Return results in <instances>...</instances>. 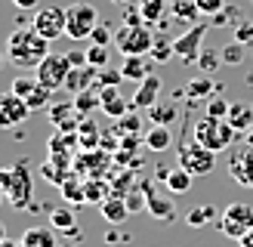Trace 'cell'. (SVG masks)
Instances as JSON below:
<instances>
[{"instance_id": "cell-1", "label": "cell", "mask_w": 253, "mask_h": 247, "mask_svg": "<svg viewBox=\"0 0 253 247\" xmlns=\"http://www.w3.org/2000/svg\"><path fill=\"white\" fill-rule=\"evenodd\" d=\"M49 56V41L34 31V25H19L6 37V59L19 68H37Z\"/></svg>"}, {"instance_id": "cell-11", "label": "cell", "mask_w": 253, "mask_h": 247, "mask_svg": "<svg viewBox=\"0 0 253 247\" xmlns=\"http://www.w3.org/2000/svg\"><path fill=\"white\" fill-rule=\"evenodd\" d=\"M31 115V108L28 102H25L22 96L16 93H0V130H12V127H19V124H25V118Z\"/></svg>"}, {"instance_id": "cell-43", "label": "cell", "mask_w": 253, "mask_h": 247, "mask_svg": "<svg viewBox=\"0 0 253 247\" xmlns=\"http://www.w3.org/2000/svg\"><path fill=\"white\" fill-rule=\"evenodd\" d=\"M121 124H118V133L121 136H136L139 133V115H133V111H130V115H124V118H118Z\"/></svg>"}, {"instance_id": "cell-46", "label": "cell", "mask_w": 253, "mask_h": 247, "mask_svg": "<svg viewBox=\"0 0 253 247\" xmlns=\"http://www.w3.org/2000/svg\"><path fill=\"white\" fill-rule=\"evenodd\" d=\"M235 41L238 43H250L253 41V22H241V25H235Z\"/></svg>"}, {"instance_id": "cell-37", "label": "cell", "mask_w": 253, "mask_h": 247, "mask_svg": "<svg viewBox=\"0 0 253 247\" xmlns=\"http://www.w3.org/2000/svg\"><path fill=\"white\" fill-rule=\"evenodd\" d=\"M222 65V56L216 53V49H201V56H198V68L204 71V74H213Z\"/></svg>"}, {"instance_id": "cell-16", "label": "cell", "mask_w": 253, "mask_h": 247, "mask_svg": "<svg viewBox=\"0 0 253 247\" xmlns=\"http://www.w3.org/2000/svg\"><path fill=\"white\" fill-rule=\"evenodd\" d=\"M25 247H59V232L53 226H31L22 235Z\"/></svg>"}, {"instance_id": "cell-55", "label": "cell", "mask_w": 253, "mask_h": 247, "mask_svg": "<svg viewBox=\"0 0 253 247\" xmlns=\"http://www.w3.org/2000/svg\"><path fill=\"white\" fill-rule=\"evenodd\" d=\"M0 68H3V53H0Z\"/></svg>"}, {"instance_id": "cell-51", "label": "cell", "mask_w": 253, "mask_h": 247, "mask_svg": "<svg viewBox=\"0 0 253 247\" xmlns=\"http://www.w3.org/2000/svg\"><path fill=\"white\" fill-rule=\"evenodd\" d=\"M0 247H25V244H22V238H19V241H12V238H6L3 244H0Z\"/></svg>"}, {"instance_id": "cell-2", "label": "cell", "mask_w": 253, "mask_h": 247, "mask_svg": "<svg viewBox=\"0 0 253 247\" xmlns=\"http://www.w3.org/2000/svg\"><path fill=\"white\" fill-rule=\"evenodd\" d=\"M0 189L6 192V201L16 207V210H25L31 207V198H34V176L25 161L12 167H0Z\"/></svg>"}, {"instance_id": "cell-12", "label": "cell", "mask_w": 253, "mask_h": 247, "mask_svg": "<svg viewBox=\"0 0 253 247\" xmlns=\"http://www.w3.org/2000/svg\"><path fill=\"white\" fill-rule=\"evenodd\" d=\"M229 176L244 189H253V145H241L229 158Z\"/></svg>"}, {"instance_id": "cell-17", "label": "cell", "mask_w": 253, "mask_h": 247, "mask_svg": "<svg viewBox=\"0 0 253 247\" xmlns=\"http://www.w3.org/2000/svg\"><path fill=\"white\" fill-rule=\"evenodd\" d=\"M96 78H99V68H93V65H84V68H71L68 81H65V90L78 96V93H84V90H90V86L96 83Z\"/></svg>"}, {"instance_id": "cell-36", "label": "cell", "mask_w": 253, "mask_h": 247, "mask_svg": "<svg viewBox=\"0 0 253 247\" xmlns=\"http://www.w3.org/2000/svg\"><path fill=\"white\" fill-rule=\"evenodd\" d=\"M86 65H93V68H108V46H99V43H90V46H86Z\"/></svg>"}, {"instance_id": "cell-4", "label": "cell", "mask_w": 253, "mask_h": 247, "mask_svg": "<svg viewBox=\"0 0 253 247\" xmlns=\"http://www.w3.org/2000/svg\"><path fill=\"white\" fill-rule=\"evenodd\" d=\"M99 25V12L90 0H78V3L65 6V37L71 41H86Z\"/></svg>"}, {"instance_id": "cell-6", "label": "cell", "mask_w": 253, "mask_h": 247, "mask_svg": "<svg viewBox=\"0 0 253 247\" xmlns=\"http://www.w3.org/2000/svg\"><path fill=\"white\" fill-rule=\"evenodd\" d=\"M219 232L225 235V238H232V241H241L244 235L253 229V207L244 204V201H238V204H229L222 210V216H219Z\"/></svg>"}, {"instance_id": "cell-29", "label": "cell", "mask_w": 253, "mask_h": 247, "mask_svg": "<svg viewBox=\"0 0 253 247\" xmlns=\"http://www.w3.org/2000/svg\"><path fill=\"white\" fill-rule=\"evenodd\" d=\"M78 142H81V148H96L99 142H102V136H99V127H96L90 118H84V121L78 124Z\"/></svg>"}, {"instance_id": "cell-54", "label": "cell", "mask_w": 253, "mask_h": 247, "mask_svg": "<svg viewBox=\"0 0 253 247\" xmlns=\"http://www.w3.org/2000/svg\"><path fill=\"white\" fill-rule=\"evenodd\" d=\"M6 241V229H3V222H0V244Z\"/></svg>"}, {"instance_id": "cell-56", "label": "cell", "mask_w": 253, "mask_h": 247, "mask_svg": "<svg viewBox=\"0 0 253 247\" xmlns=\"http://www.w3.org/2000/svg\"><path fill=\"white\" fill-rule=\"evenodd\" d=\"M59 247H71V244H59Z\"/></svg>"}, {"instance_id": "cell-14", "label": "cell", "mask_w": 253, "mask_h": 247, "mask_svg": "<svg viewBox=\"0 0 253 247\" xmlns=\"http://www.w3.org/2000/svg\"><path fill=\"white\" fill-rule=\"evenodd\" d=\"M161 74H148V78L145 81H139V90L133 93V99H130V105L133 108H151V105H155L158 102V99H161Z\"/></svg>"}, {"instance_id": "cell-44", "label": "cell", "mask_w": 253, "mask_h": 247, "mask_svg": "<svg viewBox=\"0 0 253 247\" xmlns=\"http://www.w3.org/2000/svg\"><path fill=\"white\" fill-rule=\"evenodd\" d=\"M90 41H93V43H99V46H108L111 41H115V34H111V28H108V25H102V22H99L96 28H93V34H90Z\"/></svg>"}, {"instance_id": "cell-28", "label": "cell", "mask_w": 253, "mask_h": 247, "mask_svg": "<svg viewBox=\"0 0 253 247\" xmlns=\"http://www.w3.org/2000/svg\"><path fill=\"white\" fill-rule=\"evenodd\" d=\"M170 12L179 22H188V25H195L198 16H201V9H198L195 0H170Z\"/></svg>"}, {"instance_id": "cell-23", "label": "cell", "mask_w": 253, "mask_h": 247, "mask_svg": "<svg viewBox=\"0 0 253 247\" xmlns=\"http://www.w3.org/2000/svg\"><path fill=\"white\" fill-rule=\"evenodd\" d=\"M192 173H185L179 164H176V167H170V173H167V179H164V182H167V192L170 195H185L188 189H192Z\"/></svg>"}, {"instance_id": "cell-20", "label": "cell", "mask_w": 253, "mask_h": 247, "mask_svg": "<svg viewBox=\"0 0 253 247\" xmlns=\"http://www.w3.org/2000/svg\"><path fill=\"white\" fill-rule=\"evenodd\" d=\"M235 127V133H247L250 127H253V102L247 105V102H232V108H229V118H225Z\"/></svg>"}, {"instance_id": "cell-41", "label": "cell", "mask_w": 253, "mask_h": 247, "mask_svg": "<svg viewBox=\"0 0 253 247\" xmlns=\"http://www.w3.org/2000/svg\"><path fill=\"white\" fill-rule=\"evenodd\" d=\"M219 56H222V62H225V65H238V62L244 59V43L232 41L229 46H222V49H219Z\"/></svg>"}, {"instance_id": "cell-53", "label": "cell", "mask_w": 253, "mask_h": 247, "mask_svg": "<svg viewBox=\"0 0 253 247\" xmlns=\"http://www.w3.org/2000/svg\"><path fill=\"white\" fill-rule=\"evenodd\" d=\"M244 145H253V127H250V130L244 133Z\"/></svg>"}, {"instance_id": "cell-5", "label": "cell", "mask_w": 253, "mask_h": 247, "mask_svg": "<svg viewBox=\"0 0 253 247\" xmlns=\"http://www.w3.org/2000/svg\"><path fill=\"white\" fill-rule=\"evenodd\" d=\"M179 167L185 173H192V176H210L213 167H216V155L210 148H204L198 139L182 142L179 145Z\"/></svg>"}, {"instance_id": "cell-24", "label": "cell", "mask_w": 253, "mask_h": 247, "mask_svg": "<svg viewBox=\"0 0 253 247\" xmlns=\"http://www.w3.org/2000/svg\"><path fill=\"white\" fill-rule=\"evenodd\" d=\"M84 195H86V204H102L115 192H111V182H105V179H86L84 182Z\"/></svg>"}, {"instance_id": "cell-33", "label": "cell", "mask_w": 253, "mask_h": 247, "mask_svg": "<svg viewBox=\"0 0 253 247\" xmlns=\"http://www.w3.org/2000/svg\"><path fill=\"white\" fill-rule=\"evenodd\" d=\"M124 201H126V207H130V213H139V210H145V204H148V192H145V182L126 192V195H124Z\"/></svg>"}, {"instance_id": "cell-48", "label": "cell", "mask_w": 253, "mask_h": 247, "mask_svg": "<svg viewBox=\"0 0 253 247\" xmlns=\"http://www.w3.org/2000/svg\"><path fill=\"white\" fill-rule=\"evenodd\" d=\"M68 62H71V68H84L86 65V49H71V53H65Z\"/></svg>"}, {"instance_id": "cell-8", "label": "cell", "mask_w": 253, "mask_h": 247, "mask_svg": "<svg viewBox=\"0 0 253 247\" xmlns=\"http://www.w3.org/2000/svg\"><path fill=\"white\" fill-rule=\"evenodd\" d=\"M68 74H71V62H68V56H62V53H49V56L41 62V65L34 68L37 83L46 86V90H53V93L65 86Z\"/></svg>"}, {"instance_id": "cell-50", "label": "cell", "mask_w": 253, "mask_h": 247, "mask_svg": "<svg viewBox=\"0 0 253 247\" xmlns=\"http://www.w3.org/2000/svg\"><path fill=\"white\" fill-rule=\"evenodd\" d=\"M238 244H241V247H253V229H250V232H247V235H244V238L238 241Z\"/></svg>"}, {"instance_id": "cell-45", "label": "cell", "mask_w": 253, "mask_h": 247, "mask_svg": "<svg viewBox=\"0 0 253 247\" xmlns=\"http://www.w3.org/2000/svg\"><path fill=\"white\" fill-rule=\"evenodd\" d=\"M198 9H201V16H216V12L225 6V0H195Z\"/></svg>"}, {"instance_id": "cell-18", "label": "cell", "mask_w": 253, "mask_h": 247, "mask_svg": "<svg viewBox=\"0 0 253 247\" xmlns=\"http://www.w3.org/2000/svg\"><path fill=\"white\" fill-rule=\"evenodd\" d=\"M99 210H102V219L108 226H121V222H126V216H130V207H126V201L121 195H111L108 201L99 204Z\"/></svg>"}, {"instance_id": "cell-38", "label": "cell", "mask_w": 253, "mask_h": 247, "mask_svg": "<svg viewBox=\"0 0 253 247\" xmlns=\"http://www.w3.org/2000/svg\"><path fill=\"white\" fill-rule=\"evenodd\" d=\"M238 16H241V9H238V6H222L216 16H210V25H213V28H229Z\"/></svg>"}, {"instance_id": "cell-35", "label": "cell", "mask_w": 253, "mask_h": 247, "mask_svg": "<svg viewBox=\"0 0 253 247\" xmlns=\"http://www.w3.org/2000/svg\"><path fill=\"white\" fill-rule=\"evenodd\" d=\"M155 62H167V59H173L176 53H173V41H167V37H155V46H151V53H148Z\"/></svg>"}, {"instance_id": "cell-10", "label": "cell", "mask_w": 253, "mask_h": 247, "mask_svg": "<svg viewBox=\"0 0 253 247\" xmlns=\"http://www.w3.org/2000/svg\"><path fill=\"white\" fill-rule=\"evenodd\" d=\"M31 25H34V31L41 34L43 41L53 43L56 37L65 34V9H62V6H43V9L34 12Z\"/></svg>"}, {"instance_id": "cell-3", "label": "cell", "mask_w": 253, "mask_h": 247, "mask_svg": "<svg viewBox=\"0 0 253 247\" xmlns=\"http://www.w3.org/2000/svg\"><path fill=\"white\" fill-rule=\"evenodd\" d=\"M235 127L225 118H210L204 115L198 124H195V130H192V139H198L204 148H210L213 155H219V152H229L232 142H235Z\"/></svg>"}, {"instance_id": "cell-7", "label": "cell", "mask_w": 253, "mask_h": 247, "mask_svg": "<svg viewBox=\"0 0 253 247\" xmlns=\"http://www.w3.org/2000/svg\"><path fill=\"white\" fill-rule=\"evenodd\" d=\"M115 43L124 56H148L155 46V34L148 31V25H124L115 31Z\"/></svg>"}, {"instance_id": "cell-19", "label": "cell", "mask_w": 253, "mask_h": 247, "mask_svg": "<svg viewBox=\"0 0 253 247\" xmlns=\"http://www.w3.org/2000/svg\"><path fill=\"white\" fill-rule=\"evenodd\" d=\"M121 74H124V81H145L151 74V62L145 56H124Z\"/></svg>"}, {"instance_id": "cell-40", "label": "cell", "mask_w": 253, "mask_h": 247, "mask_svg": "<svg viewBox=\"0 0 253 247\" xmlns=\"http://www.w3.org/2000/svg\"><path fill=\"white\" fill-rule=\"evenodd\" d=\"M229 108H232V102L222 99V96H210L207 99V115L210 118H229Z\"/></svg>"}, {"instance_id": "cell-13", "label": "cell", "mask_w": 253, "mask_h": 247, "mask_svg": "<svg viewBox=\"0 0 253 247\" xmlns=\"http://www.w3.org/2000/svg\"><path fill=\"white\" fill-rule=\"evenodd\" d=\"M99 108L105 111V115L111 118H124V115H130V99H124L118 86H99Z\"/></svg>"}, {"instance_id": "cell-26", "label": "cell", "mask_w": 253, "mask_h": 247, "mask_svg": "<svg viewBox=\"0 0 253 247\" xmlns=\"http://www.w3.org/2000/svg\"><path fill=\"white\" fill-rule=\"evenodd\" d=\"M49 226L56 232H68V235H78V222H74V213L71 207H56L53 213H49Z\"/></svg>"}, {"instance_id": "cell-42", "label": "cell", "mask_w": 253, "mask_h": 247, "mask_svg": "<svg viewBox=\"0 0 253 247\" xmlns=\"http://www.w3.org/2000/svg\"><path fill=\"white\" fill-rule=\"evenodd\" d=\"M121 81H124L121 68H99V78H96L99 86H121Z\"/></svg>"}, {"instance_id": "cell-22", "label": "cell", "mask_w": 253, "mask_h": 247, "mask_svg": "<svg viewBox=\"0 0 253 247\" xmlns=\"http://www.w3.org/2000/svg\"><path fill=\"white\" fill-rule=\"evenodd\" d=\"M173 145V133L170 127H164V124H155L148 133H145V148L148 152H167Z\"/></svg>"}, {"instance_id": "cell-31", "label": "cell", "mask_w": 253, "mask_h": 247, "mask_svg": "<svg viewBox=\"0 0 253 247\" xmlns=\"http://www.w3.org/2000/svg\"><path fill=\"white\" fill-rule=\"evenodd\" d=\"M210 93H213L210 74H201V78H195L192 83L185 86V96H188V99H210Z\"/></svg>"}, {"instance_id": "cell-32", "label": "cell", "mask_w": 253, "mask_h": 247, "mask_svg": "<svg viewBox=\"0 0 253 247\" xmlns=\"http://www.w3.org/2000/svg\"><path fill=\"white\" fill-rule=\"evenodd\" d=\"M74 108H78V115H90L93 108H99V90H84L74 96Z\"/></svg>"}, {"instance_id": "cell-34", "label": "cell", "mask_w": 253, "mask_h": 247, "mask_svg": "<svg viewBox=\"0 0 253 247\" xmlns=\"http://www.w3.org/2000/svg\"><path fill=\"white\" fill-rule=\"evenodd\" d=\"M25 102H28V108H31V111L49 108V102H53V90H46V86L37 83V86H34V93H31L28 99H25Z\"/></svg>"}, {"instance_id": "cell-47", "label": "cell", "mask_w": 253, "mask_h": 247, "mask_svg": "<svg viewBox=\"0 0 253 247\" xmlns=\"http://www.w3.org/2000/svg\"><path fill=\"white\" fill-rule=\"evenodd\" d=\"M124 25H145L139 6H124Z\"/></svg>"}, {"instance_id": "cell-25", "label": "cell", "mask_w": 253, "mask_h": 247, "mask_svg": "<svg viewBox=\"0 0 253 247\" xmlns=\"http://www.w3.org/2000/svg\"><path fill=\"white\" fill-rule=\"evenodd\" d=\"M59 189H62V198H65L68 204H84V201H86V195H84V182H81V173H74V170H71V176L62 182Z\"/></svg>"}, {"instance_id": "cell-21", "label": "cell", "mask_w": 253, "mask_h": 247, "mask_svg": "<svg viewBox=\"0 0 253 247\" xmlns=\"http://www.w3.org/2000/svg\"><path fill=\"white\" fill-rule=\"evenodd\" d=\"M148 118H151V124H164V127H170V124L179 118V105H176L173 99H158V102L148 108Z\"/></svg>"}, {"instance_id": "cell-52", "label": "cell", "mask_w": 253, "mask_h": 247, "mask_svg": "<svg viewBox=\"0 0 253 247\" xmlns=\"http://www.w3.org/2000/svg\"><path fill=\"white\" fill-rule=\"evenodd\" d=\"M111 3H115V6H133L136 0H111Z\"/></svg>"}, {"instance_id": "cell-27", "label": "cell", "mask_w": 253, "mask_h": 247, "mask_svg": "<svg viewBox=\"0 0 253 247\" xmlns=\"http://www.w3.org/2000/svg\"><path fill=\"white\" fill-rule=\"evenodd\" d=\"M213 219H216V207H213V204H198V207H192L185 213V222L192 229H204L207 222H213Z\"/></svg>"}, {"instance_id": "cell-49", "label": "cell", "mask_w": 253, "mask_h": 247, "mask_svg": "<svg viewBox=\"0 0 253 247\" xmlns=\"http://www.w3.org/2000/svg\"><path fill=\"white\" fill-rule=\"evenodd\" d=\"M12 3H16L19 9H34V6H37V0H12Z\"/></svg>"}, {"instance_id": "cell-15", "label": "cell", "mask_w": 253, "mask_h": 247, "mask_svg": "<svg viewBox=\"0 0 253 247\" xmlns=\"http://www.w3.org/2000/svg\"><path fill=\"white\" fill-rule=\"evenodd\" d=\"M145 192H148V204H145V210L155 219H161V222H173L176 219V207H173V198H167V195H158L151 185L145 182Z\"/></svg>"}, {"instance_id": "cell-30", "label": "cell", "mask_w": 253, "mask_h": 247, "mask_svg": "<svg viewBox=\"0 0 253 247\" xmlns=\"http://www.w3.org/2000/svg\"><path fill=\"white\" fill-rule=\"evenodd\" d=\"M164 9H167V0H139V12L145 25H158L164 19Z\"/></svg>"}, {"instance_id": "cell-39", "label": "cell", "mask_w": 253, "mask_h": 247, "mask_svg": "<svg viewBox=\"0 0 253 247\" xmlns=\"http://www.w3.org/2000/svg\"><path fill=\"white\" fill-rule=\"evenodd\" d=\"M34 86H37V78H31V74H19V78L12 81L9 90L16 93V96H22V99H28V96L34 93Z\"/></svg>"}, {"instance_id": "cell-9", "label": "cell", "mask_w": 253, "mask_h": 247, "mask_svg": "<svg viewBox=\"0 0 253 247\" xmlns=\"http://www.w3.org/2000/svg\"><path fill=\"white\" fill-rule=\"evenodd\" d=\"M204 34H207V25H201V22H195L192 28H185V31L173 41V53H176V59H182L185 65L198 62L201 49H204Z\"/></svg>"}]
</instances>
